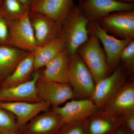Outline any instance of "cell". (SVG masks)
<instances>
[{"label": "cell", "instance_id": "18", "mask_svg": "<svg viewBox=\"0 0 134 134\" xmlns=\"http://www.w3.org/2000/svg\"><path fill=\"white\" fill-rule=\"evenodd\" d=\"M70 57L66 50L63 51L44 67L42 78L49 81L69 83Z\"/></svg>", "mask_w": 134, "mask_h": 134}, {"label": "cell", "instance_id": "19", "mask_svg": "<svg viewBox=\"0 0 134 134\" xmlns=\"http://www.w3.org/2000/svg\"><path fill=\"white\" fill-rule=\"evenodd\" d=\"M65 50V43L60 36L44 45L38 46L33 53L34 71L45 66Z\"/></svg>", "mask_w": 134, "mask_h": 134}, {"label": "cell", "instance_id": "25", "mask_svg": "<svg viewBox=\"0 0 134 134\" xmlns=\"http://www.w3.org/2000/svg\"><path fill=\"white\" fill-rule=\"evenodd\" d=\"M56 134H86L84 121L78 123L65 124Z\"/></svg>", "mask_w": 134, "mask_h": 134}, {"label": "cell", "instance_id": "20", "mask_svg": "<svg viewBox=\"0 0 134 134\" xmlns=\"http://www.w3.org/2000/svg\"><path fill=\"white\" fill-rule=\"evenodd\" d=\"M29 53L12 46H0V80L10 75Z\"/></svg>", "mask_w": 134, "mask_h": 134}, {"label": "cell", "instance_id": "30", "mask_svg": "<svg viewBox=\"0 0 134 134\" xmlns=\"http://www.w3.org/2000/svg\"><path fill=\"white\" fill-rule=\"evenodd\" d=\"M115 1L120 2L129 3H133L134 1V0H115Z\"/></svg>", "mask_w": 134, "mask_h": 134}, {"label": "cell", "instance_id": "27", "mask_svg": "<svg viewBox=\"0 0 134 134\" xmlns=\"http://www.w3.org/2000/svg\"><path fill=\"white\" fill-rule=\"evenodd\" d=\"M122 116V125L131 134H134V113L127 114Z\"/></svg>", "mask_w": 134, "mask_h": 134}, {"label": "cell", "instance_id": "17", "mask_svg": "<svg viewBox=\"0 0 134 134\" xmlns=\"http://www.w3.org/2000/svg\"><path fill=\"white\" fill-rule=\"evenodd\" d=\"M63 125L61 120L52 110L38 114L20 130L30 134H56Z\"/></svg>", "mask_w": 134, "mask_h": 134}, {"label": "cell", "instance_id": "4", "mask_svg": "<svg viewBox=\"0 0 134 134\" xmlns=\"http://www.w3.org/2000/svg\"><path fill=\"white\" fill-rule=\"evenodd\" d=\"M29 13L18 19L7 21L9 32V45L33 53L38 46Z\"/></svg>", "mask_w": 134, "mask_h": 134}, {"label": "cell", "instance_id": "22", "mask_svg": "<svg viewBox=\"0 0 134 134\" xmlns=\"http://www.w3.org/2000/svg\"><path fill=\"white\" fill-rule=\"evenodd\" d=\"M29 12L18 0H3L0 6V16L6 21L18 19Z\"/></svg>", "mask_w": 134, "mask_h": 134}, {"label": "cell", "instance_id": "5", "mask_svg": "<svg viewBox=\"0 0 134 134\" xmlns=\"http://www.w3.org/2000/svg\"><path fill=\"white\" fill-rule=\"evenodd\" d=\"M99 109L91 99H74L62 106L53 107L52 110L65 125L85 121Z\"/></svg>", "mask_w": 134, "mask_h": 134}, {"label": "cell", "instance_id": "7", "mask_svg": "<svg viewBox=\"0 0 134 134\" xmlns=\"http://www.w3.org/2000/svg\"><path fill=\"white\" fill-rule=\"evenodd\" d=\"M99 21L100 26L108 33L121 39H133L134 10L113 12Z\"/></svg>", "mask_w": 134, "mask_h": 134}, {"label": "cell", "instance_id": "24", "mask_svg": "<svg viewBox=\"0 0 134 134\" xmlns=\"http://www.w3.org/2000/svg\"><path fill=\"white\" fill-rule=\"evenodd\" d=\"M121 61L129 72L133 73L134 69V41L133 40L122 50L120 57Z\"/></svg>", "mask_w": 134, "mask_h": 134}, {"label": "cell", "instance_id": "3", "mask_svg": "<svg viewBox=\"0 0 134 134\" xmlns=\"http://www.w3.org/2000/svg\"><path fill=\"white\" fill-rule=\"evenodd\" d=\"M69 83L77 98H91L96 83L91 73L77 53L70 57Z\"/></svg>", "mask_w": 134, "mask_h": 134}, {"label": "cell", "instance_id": "10", "mask_svg": "<svg viewBox=\"0 0 134 134\" xmlns=\"http://www.w3.org/2000/svg\"><path fill=\"white\" fill-rule=\"evenodd\" d=\"M41 77L38 72L32 74L31 79L15 86L0 88V102L41 101L37 92V84Z\"/></svg>", "mask_w": 134, "mask_h": 134}, {"label": "cell", "instance_id": "21", "mask_svg": "<svg viewBox=\"0 0 134 134\" xmlns=\"http://www.w3.org/2000/svg\"><path fill=\"white\" fill-rule=\"evenodd\" d=\"M34 71L33 53H29L17 65L14 71L1 81L0 88L15 86L29 80Z\"/></svg>", "mask_w": 134, "mask_h": 134}, {"label": "cell", "instance_id": "16", "mask_svg": "<svg viewBox=\"0 0 134 134\" xmlns=\"http://www.w3.org/2000/svg\"><path fill=\"white\" fill-rule=\"evenodd\" d=\"M102 108L121 116L134 113L133 82H126Z\"/></svg>", "mask_w": 134, "mask_h": 134}, {"label": "cell", "instance_id": "28", "mask_svg": "<svg viewBox=\"0 0 134 134\" xmlns=\"http://www.w3.org/2000/svg\"><path fill=\"white\" fill-rule=\"evenodd\" d=\"M26 9L30 11L32 4L36 0H18Z\"/></svg>", "mask_w": 134, "mask_h": 134}, {"label": "cell", "instance_id": "13", "mask_svg": "<svg viewBox=\"0 0 134 134\" xmlns=\"http://www.w3.org/2000/svg\"><path fill=\"white\" fill-rule=\"evenodd\" d=\"M124 73L117 69L96 83L91 99L98 108H102L114 93L126 83Z\"/></svg>", "mask_w": 134, "mask_h": 134}, {"label": "cell", "instance_id": "8", "mask_svg": "<svg viewBox=\"0 0 134 134\" xmlns=\"http://www.w3.org/2000/svg\"><path fill=\"white\" fill-rule=\"evenodd\" d=\"M51 105L45 101L29 102H0V108L11 113L15 118L17 126L20 130L40 113L48 110Z\"/></svg>", "mask_w": 134, "mask_h": 134}, {"label": "cell", "instance_id": "14", "mask_svg": "<svg viewBox=\"0 0 134 134\" xmlns=\"http://www.w3.org/2000/svg\"><path fill=\"white\" fill-rule=\"evenodd\" d=\"M74 6L73 0H36L30 12L44 15L62 26Z\"/></svg>", "mask_w": 134, "mask_h": 134}, {"label": "cell", "instance_id": "1", "mask_svg": "<svg viewBox=\"0 0 134 134\" xmlns=\"http://www.w3.org/2000/svg\"><path fill=\"white\" fill-rule=\"evenodd\" d=\"M89 20L81 9L75 5L62 26L60 36L70 55L77 53L79 47L88 39Z\"/></svg>", "mask_w": 134, "mask_h": 134}, {"label": "cell", "instance_id": "26", "mask_svg": "<svg viewBox=\"0 0 134 134\" xmlns=\"http://www.w3.org/2000/svg\"><path fill=\"white\" fill-rule=\"evenodd\" d=\"M9 45V32L7 21L0 16V46Z\"/></svg>", "mask_w": 134, "mask_h": 134}, {"label": "cell", "instance_id": "31", "mask_svg": "<svg viewBox=\"0 0 134 134\" xmlns=\"http://www.w3.org/2000/svg\"><path fill=\"white\" fill-rule=\"evenodd\" d=\"M7 134H30L25 133H21L20 132H11V133H8Z\"/></svg>", "mask_w": 134, "mask_h": 134}, {"label": "cell", "instance_id": "29", "mask_svg": "<svg viewBox=\"0 0 134 134\" xmlns=\"http://www.w3.org/2000/svg\"><path fill=\"white\" fill-rule=\"evenodd\" d=\"M113 134H131L130 133L127 129L125 128V127L123 125H121L120 127L116 130Z\"/></svg>", "mask_w": 134, "mask_h": 134}, {"label": "cell", "instance_id": "9", "mask_svg": "<svg viewBox=\"0 0 134 134\" xmlns=\"http://www.w3.org/2000/svg\"><path fill=\"white\" fill-rule=\"evenodd\" d=\"M122 123V116L103 108L84 121L86 134H113Z\"/></svg>", "mask_w": 134, "mask_h": 134}, {"label": "cell", "instance_id": "2", "mask_svg": "<svg viewBox=\"0 0 134 134\" xmlns=\"http://www.w3.org/2000/svg\"><path fill=\"white\" fill-rule=\"evenodd\" d=\"M88 69L95 83L110 74L105 53L95 34L89 37L78 48L77 52Z\"/></svg>", "mask_w": 134, "mask_h": 134}, {"label": "cell", "instance_id": "11", "mask_svg": "<svg viewBox=\"0 0 134 134\" xmlns=\"http://www.w3.org/2000/svg\"><path fill=\"white\" fill-rule=\"evenodd\" d=\"M78 7L89 19L97 21L113 12L133 10L134 4L115 0H81Z\"/></svg>", "mask_w": 134, "mask_h": 134}, {"label": "cell", "instance_id": "12", "mask_svg": "<svg viewBox=\"0 0 134 134\" xmlns=\"http://www.w3.org/2000/svg\"><path fill=\"white\" fill-rule=\"evenodd\" d=\"M93 25V34L104 47L107 63L111 69H114L120 62L122 50L133 40L132 39H118L110 35L101 27L98 22Z\"/></svg>", "mask_w": 134, "mask_h": 134}, {"label": "cell", "instance_id": "15", "mask_svg": "<svg viewBox=\"0 0 134 134\" xmlns=\"http://www.w3.org/2000/svg\"><path fill=\"white\" fill-rule=\"evenodd\" d=\"M29 17L38 46L60 36L62 26L44 15L30 12Z\"/></svg>", "mask_w": 134, "mask_h": 134}, {"label": "cell", "instance_id": "6", "mask_svg": "<svg viewBox=\"0 0 134 134\" xmlns=\"http://www.w3.org/2000/svg\"><path fill=\"white\" fill-rule=\"evenodd\" d=\"M37 92L41 100L51 106H59L67 101L77 98L72 87L69 83L49 81L41 77L36 86Z\"/></svg>", "mask_w": 134, "mask_h": 134}, {"label": "cell", "instance_id": "32", "mask_svg": "<svg viewBox=\"0 0 134 134\" xmlns=\"http://www.w3.org/2000/svg\"><path fill=\"white\" fill-rule=\"evenodd\" d=\"M3 0H0V6H1V4Z\"/></svg>", "mask_w": 134, "mask_h": 134}, {"label": "cell", "instance_id": "23", "mask_svg": "<svg viewBox=\"0 0 134 134\" xmlns=\"http://www.w3.org/2000/svg\"><path fill=\"white\" fill-rule=\"evenodd\" d=\"M19 132L15 118L11 113L0 108V134Z\"/></svg>", "mask_w": 134, "mask_h": 134}]
</instances>
